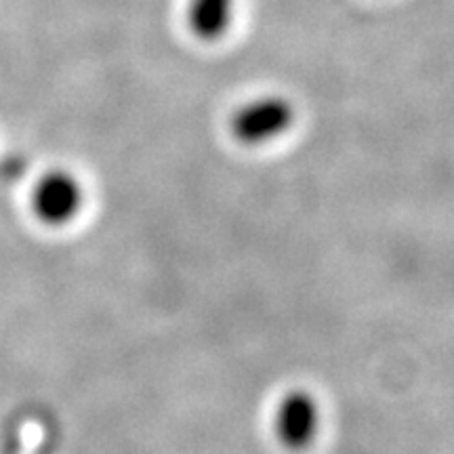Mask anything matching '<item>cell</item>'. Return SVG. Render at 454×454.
Instances as JSON below:
<instances>
[{"label": "cell", "instance_id": "cell-1", "mask_svg": "<svg viewBox=\"0 0 454 454\" xmlns=\"http://www.w3.org/2000/svg\"><path fill=\"white\" fill-rule=\"evenodd\" d=\"M294 122V107L280 95H263L238 107L231 116V133L238 141L261 145L280 137Z\"/></svg>", "mask_w": 454, "mask_h": 454}, {"label": "cell", "instance_id": "cell-2", "mask_svg": "<svg viewBox=\"0 0 454 454\" xmlns=\"http://www.w3.org/2000/svg\"><path fill=\"white\" fill-rule=\"evenodd\" d=\"M274 427L284 446L299 450L316 440L320 429V408L308 391H291L276 408Z\"/></svg>", "mask_w": 454, "mask_h": 454}, {"label": "cell", "instance_id": "cell-3", "mask_svg": "<svg viewBox=\"0 0 454 454\" xmlns=\"http://www.w3.org/2000/svg\"><path fill=\"white\" fill-rule=\"evenodd\" d=\"M82 207V187L70 173L53 170L38 181L34 192V208L44 223L64 225Z\"/></svg>", "mask_w": 454, "mask_h": 454}, {"label": "cell", "instance_id": "cell-4", "mask_svg": "<svg viewBox=\"0 0 454 454\" xmlns=\"http://www.w3.org/2000/svg\"><path fill=\"white\" fill-rule=\"evenodd\" d=\"M234 15V0H192L190 26L202 41H217L225 34Z\"/></svg>", "mask_w": 454, "mask_h": 454}]
</instances>
